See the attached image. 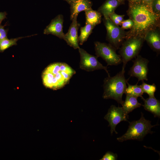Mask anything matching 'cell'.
I'll return each mask as SVG.
<instances>
[{"instance_id": "6da1fadb", "label": "cell", "mask_w": 160, "mask_h": 160, "mask_svg": "<svg viewBox=\"0 0 160 160\" xmlns=\"http://www.w3.org/2000/svg\"><path fill=\"white\" fill-rule=\"evenodd\" d=\"M127 12L134 24L126 32V39L134 37L144 38L148 31L160 27V15L154 13L150 6L141 2H129Z\"/></svg>"}, {"instance_id": "7a4b0ae2", "label": "cell", "mask_w": 160, "mask_h": 160, "mask_svg": "<svg viewBox=\"0 0 160 160\" xmlns=\"http://www.w3.org/2000/svg\"><path fill=\"white\" fill-rule=\"evenodd\" d=\"M76 73L75 70L66 63H54L47 66L42 72L43 83L45 87L57 90L68 84Z\"/></svg>"}, {"instance_id": "3957f363", "label": "cell", "mask_w": 160, "mask_h": 160, "mask_svg": "<svg viewBox=\"0 0 160 160\" xmlns=\"http://www.w3.org/2000/svg\"><path fill=\"white\" fill-rule=\"evenodd\" d=\"M125 72L121 71L113 76H108L105 79L103 95L104 99H113L122 105L124 102L122 95L127 87V80L124 76Z\"/></svg>"}, {"instance_id": "277c9868", "label": "cell", "mask_w": 160, "mask_h": 160, "mask_svg": "<svg viewBox=\"0 0 160 160\" xmlns=\"http://www.w3.org/2000/svg\"><path fill=\"white\" fill-rule=\"evenodd\" d=\"M129 122V125L126 132L123 135L117 138L119 142H122L127 140H143L148 133H152L151 128L155 126L152 125L151 121L145 119L141 113L140 119L137 121Z\"/></svg>"}, {"instance_id": "5b68a950", "label": "cell", "mask_w": 160, "mask_h": 160, "mask_svg": "<svg viewBox=\"0 0 160 160\" xmlns=\"http://www.w3.org/2000/svg\"><path fill=\"white\" fill-rule=\"evenodd\" d=\"M144 41L143 38L134 37L123 42L119 51L123 63L121 71H125L127 62L138 55Z\"/></svg>"}, {"instance_id": "8992f818", "label": "cell", "mask_w": 160, "mask_h": 160, "mask_svg": "<svg viewBox=\"0 0 160 160\" xmlns=\"http://www.w3.org/2000/svg\"><path fill=\"white\" fill-rule=\"evenodd\" d=\"M94 45L97 56L102 58L107 65H117L122 62L121 56L116 53V49L110 44L97 41Z\"/></svg>"}, {"instance_id": "52a82bcc", "label": "cell", "mask_w": 160, "mask_h": 160, "mask_svg": "<svg viewBox=\"0 0 160 160\" xmlns=\"http://www.w3.org/2000/svg\"><path fill=\"white\" fill-rule=\"evenodd\" d=\"M103 20L107 30V40L116 49H118L123 42L126 32L114 23L109 17H104Z\"/></svg>"}, {"instance_id": "ba28073f", "label": "cell", "mask_w": 160, "mask_h": 160, "mask_svg": "<svg viewBox=\"0 0 160 160\" xmlns=\"http://www.w3.org/2000/svg\"><path fill=\"white\" fill-rule=\"evenodd\" d=\"M78 49L80 58V68L87 71L103 69L108 76H110L107 67L104 66L99 62L97 56L90 55L82 48H79Z\"/></svg>"}, {"instance_id": "9c48e42d", "label": "cell", "mask_w": 160, "mask_h": 160, "mask_svg": "<svg viewBox=\"0 0 160 160\" xmlns=\"http://www.w3.org/2000/svg\"><path fill=\"white\" fill-rule=\"evenodd\" d=\"M132 62L133 64L130 68L128 74L131 77H135L142 81H148V64L149 61L141 56L137 55Z\"/></svg>"}, {"instance_id": "30bf717a", "label": "cell", "mask_w": 160, "mask_h": 160, "mask_svg": "<svg viewBox=\"0 0 160 160\" xmlns=\"http://www.w3.org/2000/svg\"><path fill=\"white\" fill-rule=\"evenodd\" d=\"M128 116L125 113L122 107H117L114 105H111L108 110V112L104 118L109 123V126L111 127V133L112 134L114 132L116 134L117 132L115 130L116 125L122 121H128Z\"/></svg>"}, {"instance_id": "8fae6325", "label": "cell", "mask_w": 160, "mask_h": 160, "mask_svg": "<svg viewBox=\"0 0 160 160\" xmlns=\"http://www.w3.org/2000/svg\"><path fill=\"white\" fill-rule=\"evenodd\" d=\"M63 16L61 14L57 15L52 19L49 24L44 31V33L51 34L64 39L65 34L63 31Z\"/></svg>"}, {"instance_id": "7c38bea8", "label": "cell", "mask_w": 160, "mask_h": 160, "mask_svg": "<svg viewBox=\"0 0 160 160\" xmlns=\"http://www.w3.org/2000/svg\"><path fill=\"white\" fill-rule=\"evenodd\" d=\"M78 16H75L72 20L67 33L65 34L64 40L67 44L74 49H79V46L78 30L80 24L77 21Z\"/></svg>"}, {"instance_id": "4fadbf2b", "label": "cell", "mask_w": 160, "mask_h": 160, "mask_svg": "<svg viewBox=\"0 0 160 160\" xmlns=\"http://www.w3.org/2000/svg\"><path fill=\"white\" fill-rule=\"evenodd\" d=\"M70 5V20L78 16L80 12L92 8V3L90 0H75L69 3Z\"/></svg>"}, {"instance_id": "5bb4252c", "label": "cell", "mask_w": 160, "mask_h": 160, "mask_svg": "<svg viewBox=\"0 0 160 160\" xmlns=\"http://www.w3.org/2000/svg\"><path fill=\"white\" fill-rule=\"evenodd\" d=\"M159 28L149 31L144 38L151 49L158 54L160 51V34Z\"/></svg>"}, {"instance_id": "9a60e30c", "label": "cell", "mask_w": 160, "mask_h": 160, "mask_svg": "<svg viewBox=\"0 0 160 160\" xmlns=\"http://www.w3.org/2000/svg\"><path fill=\"white\" fill-rule=\"evenodd\" d=\"M144 102V104L142 105L144 109L152 113L155 117H160V102L159 100L154 97H150L145 99L142 98Z\"/></svg>"}, {"instance_id": "2e32d148", "label": "cell", "mask_w": 160, "mask_h": 160, "mask_svg": "<svg viewBox=\"0 0 160 160\" xmlns=\"http://www.w3.org/2000/svg\"><path fill=\"white\" fill-rule=\"evenodd\" d=\"M120 4L118 0H106L97 11L104 16V17H109L110 15L115 12Z\"/></svg>"}, {"instance_id": "e0dca14e", "label": "cell", "mask_w": 160, "mask_h": 160, "mask_svg": "<svg viewBox=\"0 0 160 160\" xmlns=\"http://www.w3.org/2000/svg\"><path fill=\"white\" fill-rule=\"evenodd\" d=\"M137 98L134 97L126 95L124 101L122 105L123 111L127 116L134 109L142 105L141 103L138 102Z\"/></svg>"}, {"instance_id": "ac0fdd59", "label": "cell", "mask_w": 160, "mask_h": 160, "mask_svg": "<svg viewBox=\"0 0 160 160\" xmlns=\"http://www.w3.org/2000/svg\"><path fill=\"white\" fill-rule=\"evenodd\" d=\"M86 16V24H89L95 26L100 23L102 15L98 11L93 10L92 8L84 11Z\"/></svg>"}, {"instance_id": "d6986e66", "label": "cell", "mask_w": 160, "mask_h": 160, "mask_svg": "<svg viewBox=\"0 0 160 160\" xmlns=\"http://www.w3.org/2000/svg\"><path fill=\"white\" fill-rule=\"evenodd\" d=\"M138 83V82L136 84L132 85L127 82L128 87L126 89L124 93L126 95L132 96L136 98L140 97L141 98H143V97L142 95L144 93L141 85H137Z\"/></svg>"}, {"instance_id": "ffe728a7", "label": "cell", "mask_w": 160, "mask_h": 160, "mask_svg": "<svg viewBox=\"0 0 160 160\" xmlns=\"http://www.w3.org/2000/svg\"><path fill=\"white\" fill-rule=\"evenodd\" d=\"M95 26L89 24H86L85 26L81 28L80 34L79 36V42L80 45H82L87 41Z\"/></svg>"}, {"instance_id": "44dd1931", "label": "cell", "mask_w": 160, "mask_h": 160, "mask_svg": "<svg viewBox=\"0 0 160 160\" xmlns=\"http://www.w3.org/2000/svg\"><path fill=\"white\" fill-rule=\"evenodd\" d=\"M37 35V34H35L25 37H20L10 39L7 38L4 39L0 41V52H2L10 47L13 45H17V42L20 39L25 37H31Z\"/></svg>"}, {"instance_id": "7402d4cb", "label": "cell", "mask_w": 160, "mask_h": 160, "mask_svg": "<svg viewBox=\"0 0 160 160\" xmlns=\"http://www.w3.org/2000/svg\"><path fill=\"white\" fill-rule=\"evenodd\" d=\"M142 83L141 85L143 93H147L150 97H154V93L156 90V87L155 84H149L142 81Z\"/></svg>"}, {"instance_id": "603a6c76", "label": "cell", "mask_w": 160, "mask_h": 160, "mask_svg": "<svg viewBox=\"0 0 160 160\" xmlns=\"http://www.w3.org/2000/svg\"><path fill=\"white\" fill-rule=\"evenodd\" d=\"M151 8L154 13L160 15V0H153L151 4Z\"/></svg>"}, {"instance_id": "cb8c5ba5", "label": "cell", "mask_w": 160, "mask_h": 160, "mask_svg": "<svg viewBox=\"0 0 160 160\" xmlns=\"http://www.w3.org/2000/svg\"><path fill=\"white\" fill-rule=\"evenodd\" d=\"M6 22L5 24L3 25L0 24V41L7 38V33L9 31L8 29H4L5 26L8 25Z\"/></svg>"}, {"instance_id": "d4e9b609", "label": "cell", "mask_w": 160, "mask_h": 160, "mask_svg": "<svg viewBox=\"0 0 160 160\" xmlns=\"http://www.w3.org/2000/svg\"><path fill=\"white\" fill-rule=\"evenodd\" d=\"M117 158V155L116 153L108 151L103 156L100 160H116Z\"/></svg>"}, {"instance_id": "484cf974", "label": "cell", "mask_w": 160, "mask_h": 160, "mask_svg": "<svg viewBox=\"0 0 160 160\" xmlns=\"http://www.w3.org/2000/svg\"><path fill=\"white\" fill-rule=\"evenodd\" d=\"M133 22L130 19L124 20L121 22V28L123 30L130 29L133 25Z\"/></svg>"}, {"instance_id": "4316f807", "label": "cell", "mask_w": 160, "mask_h": 160, "mask_svg": "<svg viewBox=\"0 0 160 160\" xmlns=\"http://www.w3.org/2000/svg\"><path fill=\"white\" fill-rule=\"evenodd\" d=\"M114 17L118 21L120 22L121 23L124 20V15H118L115 12H114L112 14Z\"/></svg>"}, {"instance_id": "83f0119b", "label": "cell", "mask_w": 160, "mask_h": 160, "mask_svg": "<svg viewBox=\"0 0 160 160\" xmlns=\"http://www.w3.org/2000/svg\"><path fill=\"white\" fill-rule=\"evenodd\" d=\"M7 13L5 12H0V24H1L2 21L5 18H7L6 16Z\"/></svg>"}, {"instance_id": "f1b7e54d", "label": "cell", "mask_w": 160, "mask_h": 160, "mask_svg": "<svg viewBox=\"0 0 160 160\" xmlns=\"http://www.w3.org/2000/svg\"><path fill=\"white\" fill-rule=\"evenodd\" d=\"M153 0H142L141 2L143 4L147 5L151 7V4Z\"/></svg>"}, {"instance_id": "f546056e", "label": "cell", "mask_w": 160, "mask_h": 160, "mask_svg": "<svg viewBox=\"0 0 160 160\" xmlns=\"http://www.w3.org/2000/svg\"><path fill=\"white\" fill-rule=\"evenodd\" d=\"M129 2L130 3H140V2L142 0H128Z\"/></svg>"}, {"instance_id": "4dcf8cb0", "label": "cell", "mask_w": 160, "mask_h": 160, "mask_svg": "<svg viewBox=\"0 0 160 160\" xmlns=\"http://www.w3.org/2000/svg\"><path fill=\"white\" fill-rule=\"evenodd\" d=\"M66 1H67L68 4L70 2L74 1L75 0H64Z\"/></svg>"}, {"instance_id": "1f68e13d", "label": "cell", "mask_w": 160, "mask_h": 160, "mask_svg": "<svg viewBox=\"0 0 160 160\" xmlns=\"http://www.w3.org/2000/svg\"><path fill=\"white\" fill-rule=\"evenodd\" d=\"M118 0L121 3H123L125 0Z\"/></svg>"}]
</instances>
